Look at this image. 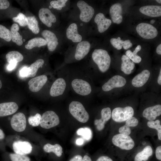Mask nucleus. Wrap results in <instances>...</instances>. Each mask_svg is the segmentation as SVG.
I'll return each instance as SVG.
<instances>
[{
    "label": "nucleus",
    "instance_id": "473e14b6",
    "mask_svg": "<svg viewBox=\"0 0 161 161\" xmlns=\"http://www.w3.org/2000/svg\"><path fill=\"white\" fill-rule=\"evenodd\" d=\"M141 46L138 45L133 52L130 50H127L126 52V55L134 63H139L141 61L142 59L137 53L141 50Z\"/></svg>",
    "mask_w": 161,
    "mask_h": 161
},
{
    "label": "nucleus",
    "instance_id": "de8ad7c7",
    "mask_svg": "<svg viewBox=\"0 0 161 161\" xmlns=\"http://www.w3.org/2000/svg\"><path fill=\"white\" fill-rule=\"evenodd\" d=\"M96 161H114L110 157L106 155H102L98 157Z\"/></svg>",
    "mask_w": 161,
    "mask_h": 161
},
{
    "label": "nucleus",
    "instance_id": "e433bc0d",
    "mask_svg": "<svg viewBox=\"0 0 161 161\" xmlns=\"http://www.w3.org/2000/svg\"><path fill=\"white\" fill-rule=\"evenodd\" d=\"M9 157L10 161H32L27 155H21L15 153H10Z\"/></svg>",
    "mask_w": 161,
    "mask_h": 161
},
{
    "label": "nucleus",
    "instance_id": "4c0bfd02",
    "mask_svg": "<svg viewBox=\"0 0 161 161\" xmlns=\"http://www.w3.org/2000/svg\"><path fill=\"white\" fill-rule=\"evenodd\" d=\"M0 38L9 42L11 40L10 31L4 26L0 24Z\"/></svg>",
    "mask_w": 161,
    "mask_h": 161
},
{
    "label": "nucleus",
    "instance_id": "f704fd0d",
    "mask_svg": "<svg viewBox=\"0 0 161 161\" xmlns=\"http://www.w3.org/2000/svg\"><path fill=\"white\" fill-rule=\"evenodd\" d=\"M76 132L78 135L82 136L87 141L90 140L92 138V130L88 127L80 128L77 130Z\"/></svg>",
    "mask_w": 161,
    "mask_h": 161
},
{
    "label": "nucleus",
    "instance_id": "412c9836",
    "mask_svg": "<svg viewBox=\"0 0 161 161\" xmlns=\"http://www.w3.org/2000/svg\"><path fill=\"white\" fill-rule=\"evenodd\" d=\"M161 114V105L160 104L149 107L143 112V115L149 121H154Z\"/></svg>",
    "mask_w": 161,
    "mask_h": 161
},
{
    "label": "nucleus",
    "instance_id": "2f4dec72",
    "mask_svg": "<svg viewBox=\"0 0 161 161\" xmlns=\"http://www.w3.org/2000/svg\"><path fill=\"white\" fill-rule=\"evenodd\" d=\"M6 58L9 63L12 62L17 63L22 61L24 58L23 55L17 51H11L8 52L6 55Z\"/></svg>",
    "mask_w": 161,
    "mask_h": 161
},
{
    "label": "nucleus",
    "instance_id": "bb28decb",
    "mask_svg": "<svg viewBox=\"0 0 161 161\" xmlns=\"http://www.w3.org/2000/svg\"><path fill=\"white\" fill-rule=\"evenodd\" d=\"M112 45L118 50L122 49V47L125 49H127L132 46V44L129 40L125 41L121 40L120 38L118 37L117 38H112L110 40Z\"/></svg>",
    "mask_w": 161,
    "mask_h": 161
},
{
    "label": "nucleus",
    "instance_id": "1a4fd4ad",
    "mask_svg": "<svg viewBox=\"0 0 161 161\" xmlns=\"http://www.w3.org/2000/svg\"><path fill=\"white\" fill-rule=\"evenodd\" d=\"M112 143L121 149L130 150L134 147V142L129 135L121 134L114 135L112 139Z\"/></svg>",
    "mask_w": 161,
    "mask_h": 161
},
{
    "label": "nucleus",
    "instance_id": "a211bd4d",
    "mask_svg": "<svg viewBox=\"0 0 161 161\" xmlns=\"http://www.w3.org/2000/svg\"><path fill=\"white\" fill-rule=\"evenodd\" d=\"M47 76L42 75L31 79L28 82L30 90L33 92L39 91L45 84L47 81Z\"/></svg>",
    "mask_w": 161,
    "mask_h": 161
},
{
    "label": "nucleus",
    "instance_id": "423d86ee",
    "mask_svg": "<svg viewBox=\"0 0 161 161\" xmlns=\"http://www.w3.org/2000/svg\"><path fill=\"white\" fill-rule=\"evenodd\" d=\"M69 110L72 115L80 122L85 123L89 119L88 112L83 105L79 101H71L69 104Z\"/></svg>",
    "mask_w": 161,
    "mask_h": 161
},
{
    "label": "nucleus",
    "instance_id": "f257e3e1",
    "mask_svg": "<svg viewBox=\"0 0 161 161\" xmlns=\"http://www.w3.org/2000/svg\"><path fill=\"white\" fill-rule=\"evenodd\" d=\"M92 47L91 41L88 38L70 44L65 52L63 66L85 59L90 53Z\"/></svg>",
    "mask_w": 161,
    "mask_h": 161
},
{
    "label": "nucleus",
    "instance_id": "864d4df0",
    "mask_svg": "<svg viewBox=\"0 0 161 161\" xmlns=\"http://www.w3.org/2000/svg\"><path fill=\"white\" fill-rule=\"evenodd\" d=\"M5 137V135L3 131L0 128V140H3Z\"/></svg>",
    "mask_w": 161,
    "mask_h": 161
},
{
    "label": "nucleus",
    "instance_id": "20e7f679",
    "mask_svg": "<svg viewBox=\"0 0 161 161\" xmlns=\"http://www.w3.org/2000/svg\"><path fill=\"white\" fill-rule=\"evenodd\" d=\"M72 7L69 16L71 20L88 25L95 14L94 7L88 1L83 0L78 1Z\"/></svg>",
    "mask_w": 161,
    "mask_h": 161
},
{
    "label": "nucleus",
    "instance_id": "052dcab7",
    "mask_svg": "<svg viewBox=\"0 0 161 161\" xmlns=\"http://www.w3.org/2000/svg\"><path fill=\"white\" fill-rule=\"evenodd\" d=\"M156 1L158 3L160 4L161 3V0H157Z\"/></svg>",
    "mask_w": 161,
    "mask_h": 161
},
{
    "label": "nucleus",
    "instance_id": "49530a36",
    "mask_svg": "<svg viewBox=\"0 0 161 161\" xmlns=\"http://www.w3.org/2000/svg\"><path fill=\"white\" fill-rule=\"evenodd\" d=\"M20 74L21 77L26 78L29 74L28 67L24 66L22 68L20 71Z\"/></svg>",
    "mask_w": 161,
    "mask_h": 161
},
{
    "label": "nucleus",
    "instance_id": "7c9ffc66",
    "mask_svg": "<svg viewBox=\"0 0 161 161\" xmlns=\"http://www.w3.org/2000/svg\"><path fill=\"white\" fill-rule=\"evenodd\" d=\"M45 62L43 59H39L28 67L29 74L26 78L33 77L36 75L38 69L42 67Z\"/></svg>",
    "mask_w": 161,
    "mask_h": 161
},
{
    "label": "nucleus",
    "instance_id": "bf43d9fd",
    "mask_svg": "<svg viewBox=\"0 0 161 161\" xmlns=\"http://www.w3.org/2000/svg\"><path fill=\"white\" fill-rule=\"evenodd\" d=\"M2 86V83L1 82L0 79V89L1 88Z\"/></svg>",
    "mask_w": 161,
    "mask_h": 161
},
{
    "label": "nucleus",
    "instance_id": "5fc2aeb1",
    "mask_svg": "<svg viewBox=\"0 0 161 161\" xmlns=\"http://www.w3.org/2000/svg\"><path fill=\"white\" fill-rule=\"evenodd\" d=\"M81 161H92L91 158L87 155L84 156Z\"/></svg>",
    "mask_w": 161,
    "mask_h": 161
},
{
    "label": "nucleus",
    "instance_id": "6e6552de",
    "mask_svg": "<svg viewBox=\"0 0 161 161\" xmlns=\"http://www.w3.org/2000/svg\"><path fill=\"white\" fill-rule=\"evenodd\" d=\"M69 87L67 76L59 78L53 83L50 90L49 95L52 97L64 96Z\"/></svg>",
    "mask_w": 161,
    "mask_h": 161
},
{
    "label": "nucleus",
    "instance_id": "f03ea898",
    "mask_svg": "<svg viewBox=\"0 0 161 161\" xmlns=\"http://www.w3.org/2000/svg\"><path fill=\"white\" fill-rule=\"evenodd\" d=\"M89 32L88 25L71 20L63 32L64 42L67 41L70 44L79 43L87 38Z\"/></svg>",
    "mask_w": 161,
    "mask_h": 161
},
{
    "label": "nucleus",
    "instance_id": "58836bf2",
    "mask_svg": "<svg viewBox=\"0 0 161 161\" xmlns=\"http://www.w3.org/2000/svg\"><path fill=\"white\" fill-rule=\"evenodd\" d=\"M13 20L14 21L18 23L22 27H25L27 24V18L21 13H19L17 16L13 17Z\"/></svg>",
    "mask_w": 161,
    "mask_h": 161
},
{
    "label": "nucleus",
    "instance_id": "6ab92c4d",
    "mask_svg": "<svg viewBox=\"0 0 161 161\" xmlns=\"http://www.w3.org/2000/svg\"><path fill=\"white\" fill-rule=\"evenodd\" d=\"M109 14L112 20L114 23H121L123 20L122 6L120 3H116L110 7Z\"/></svg>",
    "mask_w": 161,
    "mask_h": 161
},
{
    "label": "nucleus",
    "instance_id": "c03bdc74",
    "mask_svg": "<svg viewBox=\"0 0 161 161\" xmlns=\"http://www.w3.org/2000/svg\"><path fill=\"white\" fill-rule=\"evenodd\" d=\"M95 125L96 126V128L98 131L102 130L105 127V123L103 122L100 119H96L94 121Z\"/></svg>",
    "mask_w": 161,
    "mask_h": 161
},
{
    "label": "nucleus",
    "instance_id": "ea45409f",
    "mask_svg": "<svg viewBox=\"0 0 161 161\" xmlns=\"http://www.w3.org/2000/svg\"><path fill=\"white\" fill-rule=\"evenodd\" d=\"M41 117V115L38 113L34 116H30L28 119V123L32 126H38L40 125Z\"/></svg>",
    "mask_w": 161,
    "mask_h": 161
},
{
    "label": "nucleus",
    "instance_id": "4d7b16f0",
    "mask_svg": "<svg viewBox=\"0 0 161 161\" xmlns=\"http://www.w3.org/2000/svg\"><path fill=\"white\" fill-rule=\"evenodd\" d=\"M157 83L160 85H161V69H160V73L157 79Z\"/></svg>",
    "mask_w": 161,
    "mask_h": 161
},
{
    "label": "nucleus",
    "instance_id": "a19ab883",
    "mask_svg": "<svg viewBox=\"0 0 161 161\" xmlns=\"http://www.w3.org/2000/svg\"><path fill=\"white\" fill-rule=\"evenodd\" d=\"M111 115L110 108L109 107L104 108L101 111V118L100 119L105 123L111 118Z\"/></svg>",
    "mask_w": 161,
    "mask_h": 161
},
{
    "label": "nucleus",
    "instance_id": "c756f323",
    "mask_svg": "<svg viewBox=\"0 0 161 161\" xmlns=\"http://www.w3.org/2000/svg\"><path fill=\"white\" fill-rule=\"evenodd\" d=\"M43 148L45 152L48 153L53 152L58 157L61 156L63 153L62 147L58 144L53 145L47 143L44 145Z\"/></svg>",
    "mask_w": 161,
    "mask_h": 161
},
{
    "label": "nucleus",
    "instance_id": "ddd939ff",
    "mask_svg": "<svg viewBox=\"0 0 161 161\" xmlns=\"http://www.w3.org/2000/svg\"><path fill=\"white\" fill-rule=\"evenodd\" d=\"M38 16L42 22L47 27H52L53 24L56 23L57 18L49 8H42L39 11Z\"/></svg>",
    "mask_w": 161,
    "mask_h": 161
},
{
    "label": "nucleus",
    "instance_id": "a18cd8bd",
    "mask_svg": "<svg viewBox=\"0 0 161 161\" xmlns=\"http://www.w3.org/2000/svg\"><path fill=\"white\" fill-rule=\"evenodd\" d=\"M10 6L9 1L7 0H0V10H4Z\"/></svg>",
    "mask_w": 161,
    "mask_h": 161
},
{
    "label": "nucleus",
    "instance_id": "9b49d317",
    "mask_svg": "<svg viewBox=\"0 0 161 161\" xmlns=\"http://www.w3.org/2000/svg\"><path fill=\"white\" fill-rule=\"evenodd\" d=\"M60 123L58 116L52 111H47L41 116L40 126L42 128L49 129L57 126Z\"/></svg>",
    "mask_w": 161,
    "mask_h": 161
},
{
    "label": "nucleus",
    "instance_id": "cd10ccee",
    "mask_svg": "<svg viewBox=\"0 0 161 161\" xmlns=\"http://www.w3.org/2000/svg\"><path fill=\"white\" fill-rule=\"evenodd\" d=\"M19 28L18 25L16 23L13 24L10 28V33L11 40L18 46H21L23 44L22 37L18 32Z\"/></svg>",
    "mask_w": 161,
    "mask_h": 161
},
{
    "label": "nucleus",
    "instance_id": "c85d7f7f",
    "mask_svg": "<svg viewBox=\"0 0 161 161\" xmlns=\"http://www.w3.org/2000/svg\"><path fill=\"white\" fill-rule=\"evenodd\" d=\"M47 45L45 39L41 37H36L33 38L28 41L25 45V48L27 49H31L35 47H40Z\"/></svg>",
    "mask_w": 161,
    "mask_h": 161
},
{
    "label": "nucleus",
    "instance_id": "2eb2a0df",
    "mask_svg": "<svg viewBox=\"0 0 161 161\" xmlns=\"http://www.w3.org/2000/svg\"><path fill=\"white\" fill-rule=\"evenodd\" d=\"M126 83V80L123 77L119 75H115L110 78L102 86L103 91L107 92L114 88L124 86Z\"/></svg>",
    "mask_w": 161,
    "mask_h": 161
},
{
    "label": "nucleus",
    "instance_id": "79ce46f5",
    "mask_svg": "<svg viewBox=\"0 0 161 161\" xmlns=\"http://www.w3.org/2000/svg\"><path fill=\"white\" fill-rule=\"evenodd\" d=\"M138 124V120L134 117H131L126 121L125 125L130 127H135Z\"/></svg>",
    "mask_w": 161,
    "mask_h": 161
},
{
    "label": "nucleus",
    "instance_id": "c9c22d12",
    "mask_svg": "<svg viewBox=\"0 0 161 161\" xmlns=\"http://www.w3.org/2000/svg\"><path fill=\"white\" fill-rule=\"evenodd\" d=\"M148 126L151 128L156 129L157 132L158 139L161 140V126L160 122L159 120L155 121H149L147 122Z\"/></svg>",
    "mask_w": 161,
    "mask_h": 161
},
{
    "label": "nucleus",
    "instance_id": "39448f33",
    "mask_svg": "<svg viewBox=\"0 0 161 161\" xmlns=\"http://www.w3.org/2000/svg\"><path fill=\"white\" fill-rule=\"evenodd\" d=\"M91 61L96 65L102 73L106 72L109 69L111 59L107 51L103 49H95L90 54Z\"/></svg>",
    "mask_w": 161,
    "mask_h": 161
},
{
    "label": "nucleus",
    "instance_id": "6e6d98bb",
    "mask_svg": "<svg viewBox=\"0 0 161 161\" xmlns=\"http://www.w3.org/2000/svg\"><path fill=\"white\" fill-rule=\"evenodd\" d=\"M157 53L159 55H161V44H160L157 47L156 49Z\"/></svg>",
    "mask_w": 161,
    "mask_h": 161
},
{
    "label": "nucleus",
    "instance_id": "603ef678",
    "mask_svg": "<svg viewBox=\"0 0 161 161\" xmlns=\"http://www.w3.org/2000/svg\"><path fill=\"white\" fill-rule=\"evenodd\" d=\"M84 142L83 139L82 138H79L76 140V143L78 145H81L83 144Z\"/></svg>",
    "mask_w": 161,
    "mask_h": 161
},
{
    "label": "nucleus",
    "instance_id": "3c124183",
    "mask_svg": "<svg viewBox=\"0 0 161 161\" xmlns=\"http://www.w3.org/2000/svg\"><path fill=\"white\" fill-rule=\"evenodd\" d=\"M17 63L16 62H12L8 65L7 69L9 70H12L14 69L16 66Z\"/></svg>",
    "mask_w": 161,
    "mask_h": 161
},
{
    "label": "nucleus",
    "instance_id": "13d9d810",
    "mask_svg": "<svg viewBox=\"0 0 161 161\" xmlns=\"http://www.w3.org/2000/svg\"><path fill=\"white\" fill-rule=\"evenodd\" d=\"M155 21L154 20H152L150 21V23L151 24H153L155 22Z\"/></svg>",
    "mask_w": 161,
    "mask_h": 161
},
{
    "label": "nucleus",
    "instance_id": "b1692460",
    "mask_svg": "<svg viewBox=\"0 0 161 161\" xmlns=\"http://www.w3.org/2000/svg\"><path fill=\"white\" fill-rule=\"evenodd\" d=\"M49 8H53L58 12H64L71 7L70 1L68 0H52L50 2Z\"/></svg>",
    "mask_w": 161,
    "mask_h": 161
},
{
    "label": "nucleus",
    "instance_id": "4468645a",
    "mask_svg": "<svg viewBox=\"0 0 161 161\" xmlns=\"http://www.w3.org/2000/svg\"><path fill=\"white\" fill-rule=\"evenodd\" d=\"M10 124L13 129L18 132H21L25 129L27 126V120L24 114L18 112L11 117Z\"/></svg>",
    "mask_w": 161,
    "mask_h": 161
},
{
    "label": "nucleus",
    "instance_id": "72a5a7b5",
    "mask_svg": "<svg viewBox=\"0 0 161 161\" xmlns=\"http://www.w3.org/2000/svg\"><path fill=\"white\" fill-rule=\"evenodd\" d=\"M27 19V26L29 28L32 32L37 34L39 33L40 29L38 26V22L34 16H28Z\"/></svg>",
    "mask_w": 161,
    "mask_h": 161
},
{
    "label": "nucleus",
    "instance_id": "09e8293b",
    "mask_svg": "<svg viewBox=\"0 0 161 161\" xmlns=\"http://www.w3.org/2000/svg\"><path fill=\"white\" fill-rule=\"evenodd\" d=\"M155 157L157 160H161V146H158L155 151Z\"/></svg>",
    "mask_w": 161,
    "mask_h": 161
},
{
    "label": "nucleus",
    "instance_id": "393cba45",
    "mask_svg": "<svg viewBox=\"0 0 161 161\" xmlns=\"http://www.w3.org/2000/svg\"><path fill=\"white\" fill-rule=\"evenodd\" d=\"M153 154L152 148L150 145H147L135 155L133 161H148Z\"/></svg>",
    "mask_w": 161,
    "mask_h": 161
},
{
    "label": "nucleus",
    "instance_id": "a878e982",
    "mask_svg": "<svg viewBox=\"0 0 161 161\" xmlns=\"http://www.w3.org/2000/svg\"><path fill=\"white\" fill-rule=\"evenodd\" d=\"M121 70L125 74H130L135 67V64L126 55H123L121 57Z\"/></svg>",
    "mask_w": 161,
    "mask_h": 161
},
{
    "label": "nucleus",
    "instance_id": "f8f14e48",
    "mask_svg": "<svg viewBox=\"0 0 161 161\" xmlns=\"http://www.w3.org/2000/svg\"><path fill=\"white\" fill-rule=\"evenodd\" d=\"M136 30L142 38L146 39H151L157 35L158 31L152 25L145 23H141L136 27Z\"/></svg>",
    "mask_w": 161,
    "mask_h": 161
},
{
    "label": "nucleus",
    "instance_id": "5701e85b",
    "mask_svg": "<svg viewBox=\"0 0 161 161\" xmlns=\"http://www.w3.org/2000/svg\"><path fill=\"white\" fill-rule=\"evenodd\" d=\"M140 12L146 16L151 17L161 16V6L158 5H147L141 7Z\"/></svg>",
    "mask_w": 161,
    "mask_h": 161
},
{
    "label": "nucleus",
    "instance_id": "0eeeda50",
    "mask_svg": "<svg viewBox=\"0 0 161 161\" xmlns=\"http://www.w3.org/2000/svg\"><path fill=\"white\" fill-rule=\"evenodd\" d=\"M41 35L46 41L48 49L50 52L55 51L64 42L63 34L58 36L54 32L45 30L42 32Z\"/></svg>",
    "mask_w": 161,
    "mask_h": 161
},
{
    "label": "nucleus",
    "instance_id": "7ed1b4c3",
    "mask_svg": "<svg viewBox=\"0 0 161 161\" xmlns=\"http://www.w3.org/2000/svg\"><path fill=\"white\" fill-rule=\"evenodd\" d=\"M68 74L67 77L69 87L76 95L82 97H88L92 92V87L88 80V75Z\"/></svg>",
    "mask_w": 161,
    "mask_h": 161
},
{
    "label": "nucleus",
    "instance_id": "f3484780",
    "mask_svg": "<svg viewBox=\"0 0 161 161\" xmlns=\"http://www.w3.org/2000/svg\"><path fill=\"white\" fill-rule=\"evenodd\" d=\"M94 21L97 26L98 32L102 33L107 30L111 25L112 21L105 17L102 13H99L95 16Z\"/></svg>",
    "mask_w": 161,
    "mask_h": 161
},
{
    "label": "nucleus",
    "instance_id": "aec40b11",
    "mask_svg": "<svg viewBox=\"0 0 161 161\" xmlns=\"http://www.w3.org/2000/svg\"><path fill=\"white\" fill-rule=\"evenodd\" d=\"M18 108L17 103L13 102L0 103V117L13 114L17 111Z\"/></svg>",
    "mask_w": 161,
    "mask_h": 161
},
{
    "label": "nucleus",
    "instance_id": "4be33fe9",
    "mask_svg": "<svg viewBox=\"0 0 161 161\" xmlns=\"http://www.w3.org/2000/svg\"><path fill=\"white\" fill-rule=\"evenodd\" d=\"M150 75L149 71L145 69L135 76L132 80L133 86L140 87L143 86L148 80Z\"/></svg>",
    "mask_w": 161,
    "mask_h": 161
},
{
    "label": "nucleus",
    "instance_id": "37998d69",
    "mask_svg": "<svg viewBox=\"0 0 161 161\" xmlns=\"http://www.w3.org/2000/svg\"><path fill=\"white\" fill-rule=\"evenodd\" d=\"M119 132L120 134L129 135L131 133V131L130 127L125 124L119 128Z\"/></svg>",
    "mask_w": 161,
    "mask_h": 161
},
{
    "label": "nucleus",
    "instance_id": "8fccbe9b",
    "mask_svg": "<svg viewBox=\"0 0 161 161\" xmlns=\"http://www.w3.org/2000/svg\"><path fill=\"white\" fill-rule=\"evenodd\" d=\"M82 157L79 155H76L72 158L69 161H81Z\"/></svg>",
    "mask_w": 161,
    "mask_h": 161
},
{
    "label": "nucleus",
    "instance_id": "9d476101",
    "mask_svg": "<svg viewBox=\"0 0 161 161\" xmlns=\"http://www.w3.org/2000/svg\"><path fill=\"white\" fill-rule=\"evenodd\" d=\"M134 111L131 106H127L124 108L118 107L114 109L112 113V117L115 122L121 123L126 121L133 117Z\"/></svg>",
    "mask_w": 161,
    "mask_h": 161
},
{
    "label": "nucleus",
    "instance_id": "dca6fc26",
    "mask_svg": "<svg viewBox=\"0 0 161 161\" xmlns=\"http://www.w3.org/2000/svg\"><path fill=\"white\" fill-rule=\"evenodd\" d=\"M12 148L15 153L27 155L32 153V147L31 144L27 141L17 140L13 142Z\"/></svg>",
    "mask_w": 161,
    "mask_h": 161
}]
</instances>
